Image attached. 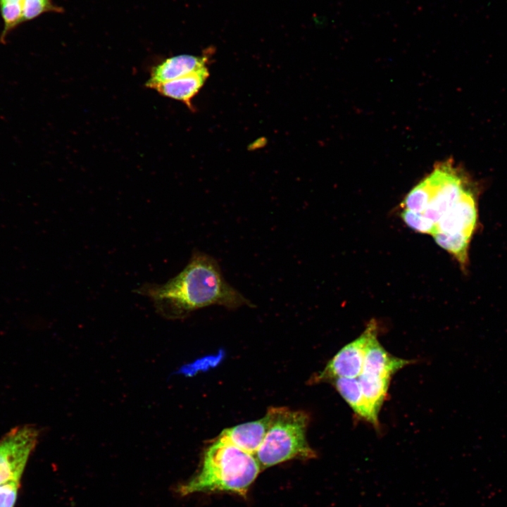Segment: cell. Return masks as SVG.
<instances>
[{"label":"cell","instance_id":"5b68a950","mask_svg":"<svg viewBox=\"0 0 507 507\" xmlns=\"http://www.w3.org/2000/svg\"><path fill=\"white\" fill-rule=\"evenodd\" d=\"M377 330L376 321H370L359 337L341 349L325 368L312 378L313 382H330L340 377L358 378L363 369L368 340Z\"/></svg>","mask_w":507,"mask_h":507},{"label":"cell","instance_id":"9a60e30c","mask_svg":"<svg viewBox=\"0 0 507 507\" xmlns=\"http://www.w3.org/2000/svg\"><path fill=\"white\" fill-rule=\"evenodd\" d=\"M18 1V2H20V3H23V0H0V1Z\"/></svg>","mask_w":507,"mask_h":507},{"label":"cell","instance_id":"4fadbf2b","mask_svg":"<svg viewBox=\"0 0 507 507\" xmlns=\"http://www.w3.org/2000/svg\"><path fill=\"white\" fill-rule=\"evenodd\" d=\"M401 217L407 226L416 232L432 235L435 232L434 223L421 213L404 209Z\"/></svg>","mask_w":507,"mask_h":507},{"label":"cell","instance_id":"ba28073f","mask_svg":"<svg viewBox=\"0 0 507 507\" xmlns=\"http://www.w3.org/2000/svg\"><path fill=\"white\" fill-rule=\"evenodd\" d=\"M209 73L207 67L156 87L160 94L184 103L192 108V100L205 84Z\"/></svg>","mask_w":507,"mask_h":507},{"label":"cell","instance_id":"8992f818","mask_svg":"<svg viewBox=\"0 0 507 507\" xmlns=\"http://www.w3.org/2000/svg\"><path fill=\"white\" fill-rule=\"evenodd\" d=\"M377 334L378 330L372 334L368 340L361 373L391 379L396 372L412 364L413 361L389 353L380 343Z\"/></svg>","mask_w":507,"mask_h":507},{"label":"cell","instance_id":"9c48e42d","mask_svg":"<svg viewBox=\"0 0 507 507\" xmlns=\"http://www.w3.org/2000/svg\"><path fill=\"white\" fill-rule=\"evenodd\" d=\"M269 425V416L225 429L220 435L235 446L255 455L261 445Z\"/></svg>","mask_w":507,"mask_h":507},{"label":"cell","instance_id":"277c9868","mask_svg":"<svg viewBox=\"0 0 507 507\" xmlns=\"http://www.w3.org/2000/svg\"><path fill=\"white\" fill-rule=\"evenodd\" d=\"M38 436L37 428L24 425L11 430L0 439V484L19 482Z\"/></svg>","mask_w":507,"mask_h":507},{"label":"cell","instance_id":"6da1fadb","mask_svg":"<svg viewBox=\"0 0 507 507\" xmlns=\"http://www.w3.org/2000/svg\"><path fill=\"white\" fill-rule=\"evenodd\" d=\"M151 299L168 317H181L213 305L228 308L253 303L224 279L217 261L196 251L185 268L163 284L145 283L134 291Z\"/></svg>","mask_w":507,"mask_h":507},{"label":"cell","instance_id":"3957f363","mask_svg":"<svg viewBox=\"0 0 507 507\" xmlns=\"http://www.w3.org/2000/svg\"><path fill=\"white\" fill-rule=\"evenodd\" d=\"M267 413L268 428L255 453L261 469L292 459L310 460L317 457L306 439L309 423L307 413L287 407H271Z\"/></svg>","mask_w":507,"mask_h":507},{"label":"cell","instance_id":"5bb4252c","mask_svg":"<svg viewBox=\"0 0 507 507\" xmlns=\"http://www.w3.org/2000/svg\"><path fill=\"white\" fill-rule=\"evenodd\" d=\"M19 482L11 480L0 484V507H13L18 494Z\"/></svg>","mask_w":507,"mask_h":507},{"label":"cell","instance_id":"52a82bcc","mask_svg":"<svg viewBox=\"0 0 507 507\" xmlns=\"http://www.w3.org/2000/svg\"><path fill=\"white\" fill-rule=\"evenodd\" d=\"M207 58L182 54L168 58L151 68L145 86L154 89L158 85L179 78L206 67Z\"/></svg>","mask_w":507,"mask_h":507},{"label":"cell","instance_id":"7a4b0ae2","mask_svg":"<svg viewBox=\"0 0 507 507\" xmlns=\"http://www.w3.org/2000/svg\"><path fill=\"white\" fill-rule=\"evenodd\" d=\"M261 468L255 455L219 437L206 449L198 473L177 486L184 496L208 492H226L246 496Z\"/></svg>","mask_w":507,"mask_h":507},{"label":"cell","instance_id":"7c38bea8","mask_svg":"<svg viewBox=\"0 0 507 507\" xmlns=\"http://www.w3.org/2000/svg\"><path fill=\"white\" fill-rule=\"evenodd\" d=\"M63 8L51 0H23V21L31 20L46 12L61 13Z\"/></svg>","mask_w":507,"mask_h":507},{"label":"cell","instance_id":"8fae6325","mask_svg":"<svg viewBox=\"0 0 507 507\" xmlns=\"http://www.w3.org/2000/svg\"><path fill=\"white\" fill-rule=\"evenodd\" d=\"M0 11L4 24L0 35V42L6 44L8 34L20 24L24 23L23 3L9 1H0Z\"/></svg>","mask_w":507,"mask_h":507},{"label":"cell","instance_id":"30bf717a","mask_svg":"<svg viewBox=\"0 0 507 507\" xmlns=\"http://www.w3.org/2000/svg\"><path fill=\"white\" fill-rule=\"evenodd\" d=\"M339 394L349 405L355 414L359 418L378 428L379 423L373 418L361 392L357 378H336L330 382Z\"/></svg>","mask_w":507,"mask_h":507}]
</instances>
